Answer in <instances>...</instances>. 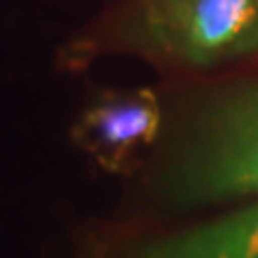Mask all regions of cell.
Here are the masks:
<instances>
[{"label":"cell","mask_w":258,"mask_h":258,"mask_svg":"<svg viewBox=\"0 0 258 258\" xmlns=\"http://www.w3.org/2000/svg\"><path fill=\"white\" fill-rule=\"evenodd\" d=\"M134 258H258V205L144 245Z\"/></svg>","instance_id":"277c9868"},{"label":"cell","mask_w":258,"mask_h":258,"mask_svg":"<svg viewBox=\"0 0 258 258\" xmlns=\"http://www.w3.org/2000/svg\"><path fill=\"white\" fill-rule=\"evenodd\" d=\"M108 35L153 58L209 69L258 52V0H129Z\"/></svg>","instance_id":"6da1fadb"},{"label":"cell","mask_w":258,"mask_h":258,"mask_svg":"<svg viewBox=\"0 0 258 258\" xmlns=\"http://www.w3.org/2000/svg\"><path fill=\"white\" fill-rule=\"evenodd\" d=\"M170 187L183 203L258 196V80L203 101L176 153Z\"/></svg>","instance_id":"7a4b0ae2"},{"label":"cell","mask_w":258,"mask_h":258,"mask_svg":"<svg viewBox=\"0 0 258 258\" xmlns=\"http://www.w3.org/2000/svg\"><path fill=\"white\" fill-rule=\"evenodd\" d=\"M159 123V101L151 91L112 93L84 112L74 140L108 170H118L136 149L153 142Z\"/></svg>","instance_id":"3957f363"}]
</instances>
